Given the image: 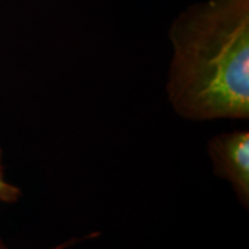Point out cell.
Returning <instances> with one entry per match:
<instances>
[{"label": "cell", "instance_id": "4", "mask_svg": "<svg viewBox=\"0 0 249 249\" xmlns=\"http://www.w3.org/2000/svg\"><path fill=\"white\" fill-rule=\"evenodd\" d=\"M98 232H94V234H91V235H89V237H93V235H97ZM89 237H83V238H71V240L65 241V242H62V244H60V245H57V247H53V248H49V249H68L71 248V247H73L75 244H78V242H80L82 240H85V238H89ZM0 249H10L3 241L0 240Z\"/></svg>", "mask_w": 249, "mask_h": 249}, {"label": "cell", "instance_id": "1", "mask_svg": "<svg viewBox=\"0 0 249 249\" xmlns=\"http://www.w3.org/2000/svg\"><path fill=\"white\" fill-rule=\"evenodd\" d=\"M168 97L193 121L248 119L249 0H209L170 29Z\"/></svg>", "mask_w": 249, "mask_h": 249}, {"label": "cell", "instance_id": "3", "mask_svg": "<svg viewBox=\"0 0 249 249\" xmlns=\"http://www.w3.org/2000/svg\"><path fill=\"white\" fill-rule=\"evenodd\" d=\"M21 196V190L18 187L10 184L6 181L3 166H1V150H0V202L4 204H14Z\"/></svg>", "mask_w": 249, "mask_h": 249}, {"label": "cell", "instance_id": "2", "mask_svg": "<svg viewBox=\"0 0 249 249\" xmlns=\"http://www.w3.org/2000/svg\"><path fill=\"white\" fill-rule=\"evenodd\" d=\"M209 157L214 173L231 184L242 206L249 205V132L217 134L209 142Z\"/></svg>", "mask_w": 249, "mask_h": 249}]
</instances>
